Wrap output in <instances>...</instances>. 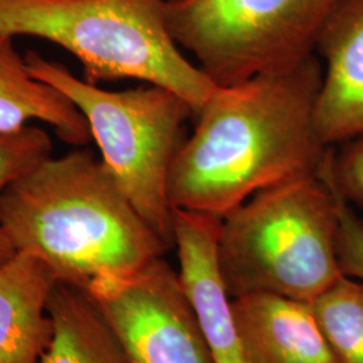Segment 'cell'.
Instances as JSON below:
<instances>
[{
	"instance_id": "7c38bea8",
	"label": "cell",
	"mask_w": 363,
	"mask_h": 363,
	"mask_svg": "<svg viewBox=\"0 0 363 363\" xmlns=\"http://www.w3.org/2000/svg\"><path fill=\"white\" fill-rule=\"evenodd\" d=\"M13 38L0 33V130H18L37 120L52 125L65 143H89L86 118L65 94L30 73Z\"/></svg>"
},
{
	"instance_id": "5bb4252c",
	"label": "cell",
	"mask_w": 363,
	"mask_h": 363,
	"mask_svg": "<svg viewBox=\"0 0 363 363\" xmlns=\"http://www.w3.org/2000/svg\"><path fill=\"white\" fill-rule=\"evenodd\" d=\"M311 307L337 363H363V281L343 274Z\"/></svg>"
},
{
	"instance_id": "3957f363",
	"label": "cell",
	"mask_w": 363,
	"mask_h": 363,
	"mask_svg": "<svg viewBox=\"0 0 363 363\" xmlns=\"http://www.w3.org/2000/svg\"><path fill=\"white\" fill-rule=\"evenodd\" d=\"M337 228V193L322 169L252 195L220 220L218 264L228 294L311 303L343 276Z\"/></svg>"
},
{
	"instance_id": "4fadbf2b",
	"label": "cell",
	"mask_w": 363,
	"mask_h": 363,
	"mask_svg": "<svg viewBox=\"0 0 363 363\" xmlns=\"http://www.w3.org/2000/svg\"><path fill=\"white\" fill-rule=\"evenodd\" d=\"M48 310L52 334L42 363H130L104 315L84 289L55 283Z\"/></svg>"
},
{
	"instance_id": "52a82bcc",
	"label": "cell",
	"mask_w": 363,
	"mask_h": 363,
	"mask_svg": "<svg viewBox=\"0 0 363 363\" xmlns=\"http://www.w3.org/2000/svg\"><path fill=\"white\" fill-rule=\"evenodd\" d=\"M104 315L130 363H213L179 273L163 257L84 289Z\"/></svg>"
},
{
	"instance_id": "277c9868",
	"label": "cell",
	"mask_w": 363,
	"mask_h": 363,
	"mask_svg": "<svg viewBox=\"0 0 363 363\" xmlns=\"http://www.w3.org/2000/svg\"><path fill=\"white\" fill-rule=\"evenodd\" d=\"M0 33L61 46L89 84L139 79L177 93L194 113L218 86L182 54L164 0H0Z\"/></svg>"
},
{
	"instance_id": "30bf717a",
	"label": "cell",
	"mask_w": 363,
	"mask_h": 363,
	"mask_svg": "<svg viewBox=\"0 0 363 363\" xmlns=\"http://www.w3.org/2000/svg\"><path fill=\"white\" fill-rule=\"evenodd\" d=\"M253 363H337L311 303L272 294L233 298Z\"/></svg>"
},
{
	"instance_id": "ac0fdd59",
	"label": "cell",
	"mask_w": 363,
	"mask_h": 363,
	"mask_svg": "<svg viewBox=\"0 0 363 363\" xmlns=\"http://www.w3.org/2000/svg\"><path fill=\"white\" fill-rule=\"evenodd\" d=\"M15 253H16V252H15V249H13V244L10 242V240L7 238V235L3 233V230L0 229V265H1L4 261H7V259H10V257H13Z\"/></svg>"
},
{
	"instance_id": "ba28073f",
	"label": "cell",
	"mask_w": 363,
	"mask_h": 363,
	"mask_svg": "<svg viewBox=\"0 0 363 363\" xmlns=\"http://www.w3.org/2000/svg\"><path fill=\"white\" fill-rule=\"evenodd\" d=\"M220 217L172 208L179 277L198 316L213 363H253L240 333L233 298L218 264Z\"/></svg>"
},
{
	"instance_id": "5b68a950",
	"label": "cell",
	"mask_w": 363,
	"mask_h": 363,
	"mask_svg": "<svg viewBox=\"0 0 363 363\" xmlns=\"http://www.w3.org/2000/svg\"><path fill=\"white\" fill-rule=\"evenodd\" d=\"M30 73L76 105L88 121L105 166L130 203L167 247L174 245L169 169L194 109L177 93L156 86L105 91L38 52L25 55Z\"/></svg>"
},
{
	"instance_id": "2e32d148",
	"label": "cell",
	"mask_w": 363,
	"mask_h": 363,
	"mask_svg": "<svg viewBox=\"0 0 363 363\" xmlns=\"http://www.w3.org/2000/svg\"><path fill=\"white\" fill-rule=\"evenodd\" d=\"M325 169L337 193L363 213V133L346 142L337 154L331 151Z\"/></svg>"
},
{
	"instance_id": "e0dca14e",
	"label": "cell",
	"mask_w": 363,
	"mask_h": 363,
	"mask_svg": "<svg viewBox=\"0 0 363 363\" xmlns=\"http://www.w3.org/2000/svg\"><path fill=\"white\" fill-rule=\"evenodd\" d=\"M327 179L328 174L325 171ZM333 184V182L330 181ZM334 187V184H333ZM337 211H339V228H337V252L340 271L346 276L363 281V220L359 218L354 208L346 202V199L337 193Z\"/></svg>"
},
{
	"instance_id": "6da1fadb",
	"label": "cell",
	"mask_w": 363,
	"mask_h": 363,
	"mask_svg": "<svg viewBox=\"0 0 363 363\" xmlns=\"http://www.w3.org/2000/svg\"><path fill=\"white\" fill-rule=\"evenodd\" d=\"M323 72L311 55L283 73L217 86L172 160V208L225 217L249 196L318 177L328 157L315 112Z\"/></svg>"
},
{
	"instance_id": "9c48e42d",
	"label": "cell",
	"mask_w": 363,
	"mask_h": 363,
	"mask_svg": "<svg viewBox=\"0 0 363 363\" xmlns=\"http://www.w3.org/2000/svg\"><path fill=\"white\" fill-rule=\"evenodd\" d=\"M316 50L325 58L315 123L327 147L363 133V0H342L330 15Z\"/></svg>"
},
{
	"instance_id": "9a60e30c",
	"label": "cell",
	"mask_w": 363,
	"mask_h": 363,
	"mask_svg": "<svg viewBox=\"0 0 363 363\" xmlns=\"http://www.w3.org/2000/svg\"><path fill=\"white\" fill-rule=\"evenodd\" d=\"M52 151L50 136L37 125L0 130V198L13 182L48 160Z\"/></svg>"
},
{
	"instance_id": "7a4b0ae2",
	"label": "cell",
	"mask_w": 363,
	"mask_h": 363,
	"mask_svg": "<svg viewBox=\"0 0 363 363\" xmlns=\"http://www.w3.org/2000/svg\"><path fill=\"white\" fill-rule=\"evenodd\" d=\"M0 229L48 267L57 283L133 272L169 247L89 150L50 156L0 198Z\"/></svg>"
},
{
	"instance_id": "8fae6325",
	"label": "cell",
	"mask_w": 363,
	"mask_h": 363,
	"mask_svg": "<svg viewBox=\"0 0 363 363\" xmlns=\"http://www.w3.org/2000/svg\"><path fill=\"white\" fill-rule=\"evenodd\" d=\"M55 283L45 264L23 252L0 265V363H42L52 339L48 306Z\"/></svg>"
},
{
	"instance_id": "8992f818",
	"label": "cell",
	"mask_w": 363,
	"mask_h": 363,
	"mask_svg": "<svg viewBox=\"0 0 363 363\" xmlns=\"http://www.w3.org/2000/svg\"><path fill=\"white\" fill-rule=\"evenodd\" d=\"M342 0H164L169 33L218 86L295 69Z\"/></svg>"
}]
</instances>
